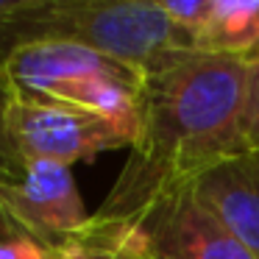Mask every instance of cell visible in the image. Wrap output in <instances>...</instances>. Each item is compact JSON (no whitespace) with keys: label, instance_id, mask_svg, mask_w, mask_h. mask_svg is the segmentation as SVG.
<instances>
[{"label":"cell","instance_id":"1","mask_svg":"<svg viewBox=\"0 0 259 259\" xmlns=\"http://www.w3.org/2000/svg\"><path fill=\"white\" fill-rule=\"evenodd\" d=\"M248 59L184 51L142 75L137 134L98 218L128 220L156 195L195 184L245 145Z\"/></svg>","mask_w":259,"mask_h":259},{"label":"cell","instance_id":"2","mask_svg":"<svg viewBox=\"0 0 259 259\" xmlns=\"http://www.w3.org/2000/svg\"><path fill=\"white\" fill-rule=\"evenodd\" d=\"M6 75L20 98L64 101L109 117L137 134V95L142 73L78 42L36 39L17 48Z\"/></svg>","mask_w":259,"mask_h":259},{"label":"cell","instance_id":"3","mask_svg":"<svg viewBox=\"0 0 259 259\" xmlns=\"http://www.w3.org/2000/svg\"><path fill=\"white\" fill-rule=\"evenodd\" d=\"M36 39L78 42L142 75L192 51L159 0H45Z\"/></svg>","mask_w":259,"mask_h":259},{"label":"cell","instance_id":"4","mask_svg":"<svg viewBox=\"0 0 259 259\" xmlns=\"http://www.w3.org/2000/svg\"><path fill=\"white\" fill-rule=\"evenodd\" d=\"M9 134L25 164L59 162L67 167L75 162H92L103 151L131 148L134 142L123 125L92 109L20 95L9 112Z\"/></svg>","mask_w":259,"mask_h":259},{"label":"cell","instance_id":"5","mask_svg":"<svg viewBox=\"0 0 259 259\" xmlns=\"http://www.w3.org/2000/svg\"><path fill=\"white\" fill-rule=\"evenodd\" d=\"M128 220L140 226L156 259H256L195 195L192 184L156 195Z\"/></svg>","mask_w":259,"mask_h":259},{"label":"cell","instance_id":"6","mask_svg":"<svg viewBox=\"0 0 259 259\" xmlns=\"http://www.w3.org/2000/svg\"><path fill=\"white\" fill-rule=\"evenodd\" d=\"M0 203L25 234L51 251L75 237L92 218L78 195L73 170L59 162H28L20 181H0Z\"/></svg>","mask_w":259,"mask_h":259},{"label":"cell","instance_id":"7","mask_svg":"<svg viewBox=\"0 0 259 259\" xmlns=\"http://www.w3.org/2000/svg\"><path fill=\"white\" fill-rule=\"evenodd\" d=\"M192 190L259 259V148L226 159L203 173Z\"/></svg>","mask_w":259,"mask_h":259},{"label":"cell","instance_id":"8","mask_svg":"<svg viewBox=\"0 0 259 259\" xmlns=\"http://www.w3.org/2000/svg\"><path fill=\"white\" fill-rule=\"evenodd\" d=\"M192 51L237 59L259 53V0H214Z\"/></svg>","mask_w":259,"mask_h":259},{"label":"cell","instance_id":"9","mask_svg":"<svg viewBox=\"0 0 259 259\" xmlns=\"http://www.w3.org/2000/svg\"><path fill=\"white\" fill-rule=\"evenodd\" d=\"M51 259H156L145 234L134 220H114L92 214L90 223L53 248Z\"/></svg>","mask_w":259,"mask_h":259},{"label":"cell","instance_id":"10","mask_svg":"<svg viewBox=\"0 0 259 259\" xmlns=\"http://www.w3.org/2000/svg\"><path fill=\"white\" fill-rule=\"evenodd\" d=\"M45 0H0V67L17 48L36 42Z\"/></svg>","mask_w":259,"mask_h":259},{"label":"cell","instance_id":"11","mask_svg":"<svg viewBox=\"0 0 259 259\" xmlns=\"http://www.w3.org/2000/svg\"><path fill=\"white\" fill-rule=\"evenodd\" d=\"M14 98L17 92L6 75V67H0V181L3 184H14L25 173V162L14 151L12 134H9V112H12Z\"/></svg>","mask_w":259,"mask_h":259},{"label":"cell","instance_id":"12","mask_svg":"<svg viewBox=\"0 0 259 259\" xmlns=\"http://www.w3.org/2000/svg\"><path fill=\"white\" fill-rule=\"evenodd\" d=\"M212 3L214 0H159L162 12L190 39V45L195 42V36L201 34L203 25H206L209 14H212Z\"/></svg>","mask_w":259,"mask_h":259},{"label":"cell","instance_id":"13","mask_svg":"<svg viewBox=\"0 0 259 259\" xmlns=\"http://www.w3.org/2000/svg\"><path fill=\"white\" fill-rule=\"evenodd\" d=\"M245 145H248V148H259V56H251V59H248Z\"/></svg>","mask_w":259,"mask_h":259},{"label":"cell","instance_id":"14","mask_svg":"<svg viewBox=\"0 0 259 259\" xmlns=\"http://www.w3.org/2000/svg\"><path fill=\"white\" fill-rule=\"evenodd\" d=\"M0 259H51V248L28 234H20L12 240H0Z\"/></svg>","mask_w":259,"mask_h":259},{"label":"cell","instance_id":"15","mask_svg":"<svg viewBox=\"0 0 259 259\" xmlns=\"http://www.w3.org/2000/svg\"><path fill=\"white\" fill-rule=\"evenodd\" d=\"M20 234H25V231L14 223L12 214L6 212V206L0 203V240H12V237H20Z\"/></svg>","mask_w":259,"mask_h":259},{"label":"cell","instance_id":"16","mask_svg":"<svg viewBox=\"0 0 259 259\" xmlns=\"http://www.w3.org/2000/svg\"><path fill=\"white\" fill-rule=\"evenodd\" d=\"M253 56H259V53H253Z\"/></svg>","mask_w":259,"mask_h":259}]
</instances>
